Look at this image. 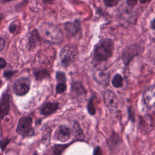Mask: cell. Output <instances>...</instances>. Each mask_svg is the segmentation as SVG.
<instances>
[{
  "label": "cell",
  "instance_id": "cell-1",
  "mask_svg": "<svg viewBox=\"0 0 155 155\" xmlns=\"http://www.w3.org/2000/svg\"><path fill=\"white\" fill-rule=\"evenodd\" d=\"M38 31L42 39L51 44H58L63 40L62 31L54 24L44 22L39 27Z\"/></svg>",
  "mask_w": 155,
  "mask_h": 155
},
{
  "label": "cell",
  "instance_id": "cell-2",
  "mask_svg": "<svg viewBox=\"0 0 155 155\" xmlns=\"http://www.w3.org/2000/svg\"><path fill=\"white\" fill-rule=\"evenodd\" d=\"M114 42L110 38L101 39L94 46L93 50V60L96 62L107 61L113 55Z\"/></svg>",
  "mask_w": 155,
  "mask_h": 155
},
{
  "label": "cell",
  "instance_id": "cell-3",
  "mask_svg": "<svg viewBox=\"0 0 155 155\" xmlns=\"http://www.w3.org/2000/svg\"><path fill=\"white\" fill-rule=\"evenodd\" d=\"M59 57L62 64L67 67L74 62L78 57V50L77 47L73 44L65 45L61 49Z\"/></svg>",
  "mask_w": 155,
  "mask_h": 155
},
{
  "label": "cell",
  "instance_id": "cell-4",
  "mask_svg": "<svg viewBox=\"0 0 155 155\" xmlns=\"http://www.w3.org/2000/svg\"><path fill=\"white\" fill-rule=\"evenodd\" d=\"M33 120L29 116L21 117L18 122L16 132L23 137H31L35 135V130L32 126Z\"/></svg>",
  "mask_w": 155,
  "mask_h": 155
},
{
  "label": "cell",
  "instance_id": "cell-5",
  "mask_svg": "<svg viewBox=\"0 0 155 155\" xmlns=\"http://www.w3.org/2000/svg\"><path fill=\"white\" fill-rule=\"evenodd\" d=\"M30 84V79L28 78L22 77L18 78L13 85V91L14 93L18 96H24L29 91Z\"/></svg>",
  "mask_w": 155,
  "mask_h": 155
},
{
  "label": "cell",
  "instance_id": "cell-6",
  "mask_svg": "<svg viewBox=\"0 0 155 155\" xmlns=\"http://www.w3.org/2000/svg\"><path fill=\"white\" fill-rule=\"evenodd\" d=\"M104 101L111 114H115L118 109V100L115 94L109 90L102 91Z\"/></svg>",
  "mask_w": 155,
  "mask_h": 155
},
{
  "label": "cell",
  "instance_id": "cell-7",
  "mask_svg": "<svg viewBox=\"0 0 155 155\" xmlns=\"http://www.w3.org/2000/svg\"><path fill=\"white\" fill-rule=\"evenodd\" d=\"M64 28L68 38H75L78 35L81 36L82 27L79 19H75L72 22H66L64 24Z\"/></svg>",
  "mask_w": 155,
  "mask_h": 155
},
{
  "label": "cell",
  "instance_id": "cell-8",
  "mask_svg": "<svg viewBox=\"0 0 155 155\" xmlns=\"http://www.w3.org/2000/svg\"><path fill=\"white\" fill-rule=\"evenodd\" d=\"M142 99L146 107L151 109L155 106V85L148 87L143 93Z\"/></svg>",
  "mask_w": 155,
  "mask_h": 155
},
{
  "label": "cell",
  "instance_id": "cell-9",
  "mask_svg": "<svg viewBox=\"0 0 155 155\" xmlns=\"http://www.w3.org/2000/svg\"><path fill=\"white\" fill-rule=\"evenodd\" d=\"M10 98V94L7 91L3 93L1 96L0 102V113L1 119H3L9 113Z\"/></svg>",
  "mask_w": 155,
  "mask_h": 155
},
{
  "label": "cell",
  "instance_id": "cell-10",
  "mask_svg": "<svg viewBox=\"0 0 155 155\" xmlns=\"http://www.w3.org/2000/svg\"><path fill=\"white\" fill-rule=\"evenodd\" d=\"M71 131L65 125H61L55 133V138L59 142H65L70 139Z\"/></svg>",
  "mask_w": 155,
  "mask_h": 155
},
{
  "label": "cell",
  "instance_id": "cell-11",
  "mask_svg": "<svg viewBox=\"0 0 155 155\" xmlns=\"http://www.w3.org/2000/svg\"><path fill=\"white\" fill-rule=\"evenodd\" d=\"M70 93L72 98L78 99L86 94L87 90L81 82L76 81L71 84Z\"/></svg>",
  "mask_w": 155,
  "mask_h": 155
},
{
  "label": "cell",
  "instance_id": "cell-12",
  "mask_svg": "<svg viewBox=\"0 0 155 155\" xmlns=\"http://www.w3.org/2000/svg\"><path fill=\"white\" fill-rule=\"evenodd\" d=\"M139 49V48L136 45H131L129 47L125 48L122 54V58L125 65L128 64L133 57L138 54Z\"/></svg>",
  "mask_w": 155,
  "mask_h": 155
},
{
  "label": "cell",
  "instance_id": "cell-13",
  "mask_svg": "<svg viewBox=\"0 0 155 155\" xmlns=\"http://www.w3.org/2000/svg\"><path fill=\"white\" fill-rule=\"evenodd\" d=\"M93 78L99 84L107 86L109 84L110 74L105 70H97L93 73Z\"/></svg>",
  "mask_w": 155,
  "mask_h": 155
},
{
  "label": "cell",
  "instance_id": "cell-14",
  "mask_svg": "<svg viewBox=\"0 0 155 155\" xmlns=\"http://www.w3.org/2000/svg\"><path fill=\"white\" fill-rule=\"evenodd\" d=\"M58 107L59 104L58 102H47L40 108L39 112L41 114L48 116L55 113L58 110Z\"/></svg>",
  "mask_w": 155,
  "mask_h": 155
},
{
  "label": "cell",
  "instance_id": "cell-15",
  "mask_svg": "<svg viewBox=\"0 0 155 155\" xmlns=\"http://www.w3.org/2000/svg\"><path fill=\"white\" fill-rule=\"evenodd\" d=\"M41 38L38 30L34 29L31 31L30 36L28 38V42L27 44V47L29 50H32L35 48L38 43L39 42Z\"/></svg>",
  "mask_w": 155,
  "mask_h": 155
},
{
  "label": "cell",
  "instance_id": "cell-16",
  "mask_svg": "<svg viewBox=\"0 0 155 155\" xmlns=\"http://www.w3.org/2000/svg\"><path fill=\"white\" fill-rule=\"evenodd\" d=\"M67 143V144H56L51 147L50 148H48L45 153H44V155H61L62 151L70 144Z\"/></svg>",
  "mask_w": 155,
  "mask_h": 155
},
{
  "label": "cell",
  "instance_id": "cell-17",
  "mask_svg": "<svg viewBox=\"0 0 155 155\" xmlns=\"http://www.w3.org/2000/svg\"><path fill=\"white\" fill-rule=\"evenodd\" d=\"M72 132L73 133L74 138L76 140H84L85 139V136L84 134L83 131L82 130L81 128L80 127L79 124L74 121L73 125V130Z\"/></svg>",
  "mask_w": 155,
  "mask_h": 155
},
{
  "label": "cell",
  "instance_id": "cell-18",
  "mask_svg": "<svg viewBox=\"0 0 155 155\" xmlns=\"http://www.w3.org/2000/svg\"><path fill=\"white\" fill-rule=\"evenodd\" d=\"M34 76L35 79L38 81H41L44 79H47L50 77V74L47 70L42 69V70H38L34 71Z\"/></svg>",
  "mask_w": 155,
  "mask_h": 155
},
{
  "label": "cell",
  "instance_id": "cell-19",
  "mask_svg": "<svg viewBox=\"0 0 155 155\" xmlns=\"http://www.w3.org/2000/svg\"><path fill=\"white\" fill-rule=\"evenodd\" d=\"M120 142V138L117 134L113 133L108 140V145L110 148H115Z\"/></svg>",
  "mask_w": 155,
  "mask_h": 155
},
{
  "label": "cell",
  "instance_id": "cell-20",
  "mask_svg": "<svg viewBox=\"0 0 155 155\" xmlns=\"http://www.w3.org/2000/svg\"><path fill=\"white\" fill-rule=\"evenodd\" d=\"M96 98V95L93 94L89 99L87 104V111L90 115H94L96 113V108L94 104V101Z\"/></svg>",
  "mask_w": 155,
  "mask_h": 155
},
{
  "label": "cell",
  "instance_id": "cell-21",
  "mask_svg": "<svg viewBox=\"0 0 155 155\" xmlns=\"http://www.w3.org/2000/svg\"><path fill=\"white\" fill-rule=\"evenodd\" d=\"M112 85L115 88H120L123 85V78L120 74H116L111 81Z\"/></svg>",
  "mask_w": 155,
  "mask_h": 155
},
{
  "label": "cell",
  "instance_id": "cell-22",
  "mask_svg": "<svg viewBox=\"0 0 155 155\" xmlns=\"http://www.w3.org/2000/svg\"><path fill=\"white\" fill-rule=\"evenodd\" d=\"M57 84L66 83V78L65 73L62 71H57L56 73Z\"/></svg>",
  "mask_w": 155,
  "mask_h": 155
},
{
  "label": "cell",
  "instance_id": "cell-23",
  "mask_svg": "<svg viewBox=\"0 0 155 155\" xmlns=\"http://www.w3.org/2000/svg\"><path fill=\"white\" fill-rule=\"evenodd\" d=\"M67 89L66 83L57 84L56 87V91L58 94H62Z\"/></svg>",
  "mask_w": 155,
  "mask_h": 155
},
{
  "label": "cell",
  "instance_id": "cell-24",
  "mask_svg": "<svg viewBox=\"0 0 155 155\" xmlns=\"http://www.w3.org/2000/svg\"><path fill=\"white\" fill-rule=\"evenodd\" d=\"M105 5L108 7H113L116 6L120 0H103Z\"/></svg>",
  "mask_w": 155,
  "mask_h": 155
},
{
  "label": "cell",
  "instance_id": "cell-25",
  "mask_svg": "<svg viewBox=\"0 0 155 155\" xmlns=\"http://www.w3.org/2000/svg\"><path fill=\"white\" fill-rule=\"evenodd\" d=\"M15 73L14 71H12V70H6L4 71L3 73V76L5 78H6L7 79H10L12 78V76H13Z\"/></svg>",
  "mask_w": 155,
  "mask_h": 155
},
{
  "label": "cell",
  "instance_id": "cell-26",
  "mask_svg": "<svg viewBox=\"0 0 155 155\" xmlns=\"http://www.w3.org/2000/svg\"><path fill=\"white\" fill-rule=\"evenodd\" d=\"M10 141V139H9L8 138H5V139H4L1 140V148L2 151H4V150L5 148V147L8 144Z\"/></svg>",
  "mask_w": 155,
  "mask_h": 155
},
{
  "label": "cell",
  "instance_id": "cell-27",
  "mask_svg": "<svg viewBox=\"0 0 155 155\" xmlns=\"http://www.w3.org/2000/svg\"><path fill=\"white\" fill-rule=\"evenodd\" d=\"M16 29H17V25L15 23V22H12L9 27H8V31L11 33H15L16 31Z\"/></svg>",
  "mask_w": 155,
  "mask_h": 155
},
{
  "label": "cell",
  "instance_id": "cell-28",
  "mask_svg": "<svg viewBox=\"0 0 155 155\" xmlns=\"http://www.w3.org/2000/svg\"><path fill=\"white\" fill-rule=\"evenodd\" d=\"M137 2V0H127V4L128 6L133 7H134Z\"/></svg>",
  "mask_w": 155,
  "mask_h": 155
},
{
  "label": "cell",
  "instance_id": "cell-29",
  "mask_svg": "<svg viewBox=\"0 0 155 155\" xmlns=\"http://www.w3.org/2000/svg\"><path fill=\"white\" fill-rule=\"evenodd\" d=\"M93 155H102V151L99 146L96 147L94 148V152H93Z\"/></svg>",
  "mask_w": 155,
  "mask_h": 155
},
{
  "label": "cell",
  "instance_id": "cell-30",
  "mask_svg": "<svg viewBox=\"0 0 155 155\" xmlns=\"http://www.w3.org/2000/svg\"><path fill=\"white\" fill-rule=\"evenodd\" d=\"M5 65H6L5 61L4 59L3 58H0V68H1V69L5 67Z\"/></svg>",
  "mask_w": 155,
  "mask_h": 155
},
{
  "label": "cell",
  "instance_id": "cell-31",
  "mask_svg": "<svg viewBox=\"0 0 155 155\" xmlns=\"http://www.w3.org/2000/svg\"><path fill=\"white\" fill-rule=\"evenodd\" d=\"M128 116H129V119L132 121V122H134V115L133 114V113L131 112V108H128Z\"/></svg>",
  "mask_w": 155,
  "mask_h": 155
},
{
  "label": "cell",
  "instance_id": "cell-32",
  "mask_svg": "<svg viewBox=\"0 0 155 155\" xmlns=\"http://www.w3.org/2000/svg\"><path fill=\"white\" fill-rule=\"evenodd\" d=\"M0 43H1L0 48H1V51H2V49L4 48V46H5V41H4V39L2 38H1V42H0Z\"/></svg>",
  "mask_w": 155,
  "mask_h": 155
},
{
  "label": "cell",
  "instance_id": "cell-33",
  "mask_svg": "<svg viewBox=\"0 0 155 155\" xmlns=\"http://www.w3.org/2000/svg\"><path fill=\"white\" fill-rule=\"evenodd\" d=\"M151 27L153 29L155 30V19H154L151 22Z\"/></svg>",
  "mask_w": 155,
  "mask_h": 155
},
{
  "label": "cell",
  "instance_id": "cell-34",
  "mask_svg": "<svg viewBox=\"0 0 155 155\" xmlns=\"http://www.w3.org/2000/svg\"><path fill=\"white\" fill-rule=\"evenodd\" d=\"M12 1H13V0H1V2L2 4H5V3Z\"/></svg>",
  "mask_w": 155,
  "mask_h": 155
},
{
  "label": "cell",
  "instance_id": "cell-35",
  "mask_svg": "<svg viewBox=\"0 0 155 155\" xmlns=\"http://www.w3.org/2000/svg\"><path fill=\"white\" fill-rule=\"evenodd\" d=\"M150 1L151 0H140V2L142 4H145V3H147V2H150Z\"/></svg>",
  "mask_w": 155,
  "mask_h": 155
},
{
  "label": "cell",
  "instance_id": "cell-36",
  "mask_svg": "<svg viewBox=\"0 0 155 155\" xmlns=\"http://www.w3.org/2000/svg\"><path fill=\"white\" fill-rule=\"evenodd\" d=\"M42 1L44 3H50V2H53V1H54V0H42Z\"/></svg>",
  "mask_w": 155,
  "mask_h": 155
},
{
  "label": "cell",
  "instance_id": "cell-37",
  "mask_svg": "<svg viewBox=\"0 0 155 155\" xmlns=\"http://www.w3.org/2000/svg\"><path fill=\"white\" fill-rule=\"evenodd\" d=\"M33 155H37V154H36V153H35Z\"/></svg>",
  "mask_w": 155,
  "mask_h": 155
}]
</instances>
